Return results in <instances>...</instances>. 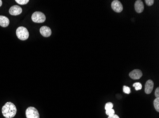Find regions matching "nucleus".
Here are the masks:
<instances>
[{
	"instance_id": "nucleus-1",
	"label": "nucleus",
	"mask_w": 159,
	"mask_h": 118,
	"mask_svg": "<svg viewBox=\"0 0 159 118\" xmlns=\"http://www.w3.org/2000/svg\"><path fill=\"white\" fill-rule=\"evenodd\" d=\"M1 111L3 116L5 118H12L15 116L17 112V108L13 103L9 102L3 106Z\"/></svg>"
},
{
	"instance_id": "nucleus-2",
	"label": "nucleus",
	"mask_w": 159,
	"mask_h": 118,
	"mask_svg": "<svg viewBox=\"0 0 159 118\" xmlns=\"http://www.w3.org/2000/svg\"><path fill=\"white\" fill-rule=\"evenodd\" d=\"M16 34L17 37L21 40H26L29 37V33L27 28L23 26L17 28L16 31Z\"/></svg>"
},
{
	"instance_id": "nucleus-3",
	"label": "nucleus",
	"mask_w": 159,
	"mask_h": 118,
	"mask_svg": "<svg viewBox=\"0 0 159 118\" xmlns=\"http://www.w3.org/2000/svg\"><path fill=\"white\" fill-rule=\"evenodd\" d=\"M32 19L35 23H43L46 21L45 14L40 12H34L32 16Z\"/></svg>"
},
{
	"instance_id": "nucleus-4",
	"label": "nucleus",
	"mask_w": 159,
	"mask_h": 118,
	"mask_svg": "<svg viewBox=\"0 0 159 118\" xmlns=\"http://www.w3.org/2000/svg\"><path fill=\"white\" fill-rule=\"evenodd\" d=\"M25 113L27 118H40L38 111L34 107H29L26 110Z\"/></svg>"
},
{
	"instance_id": "nucleus-5",
	"label": "nucleus",
	"mask_w": 159,
	"mask_h": 118,
	"mask_svg": "<svg viewBox=\"0 0 159 118\" xmlns=\"http://www.w3.org/2000/svg\"><path fill=\"white\" fill-rule=\"evenodd\" d=\"M112 8L114 12L120 13L123 10V6L121 2L118 0L113 1L112 3Z\"/></svg>"
},
{
	"instance_id": "nucleus-6",
	"label": "nucleus",
	"mask_w": 159,
	"mask_h": 118,
	"mask_svg": "<svg viewBox=\"0 0 159 118\" xmlns=\"http://www.w3.org/2000/svg\"><path fill=\"white\" fill-rule=\"evenodd\" d=\"M23 10L21 7L18 5H13L9 9V12L13 16L19 15L22 13Z\"/></svg>"
},
{
	"instance_id": "nucleus-7",
	"label": "nucleus",
	"mask_w": 159,
	"mask_h": 118,
	"mask_svg": "<svg viewBox=\"0 0 159 118\" xmlns=\"http://www.w3.org/2000/svg\"><path fill=\"white\" fill-rule=\"evenodd\" d=\"M129 76L131 79L136 80V79H139L142 76V73L141 70L138 69L134 70L132 71L129 73Z\"/></svg>"
},
{
	"instance_id": "nucleus-8",
	"label": "nucleus",
	"mask_w": 159,
	"mask_h": 118,
	"mask_svg": "<svg viewBox=\"0 0 159 118\" xmlns=\"http://www.w3.org/2000/svg\"><path fill=\"white\" fill-rule=\"evenodd\" d=\"M40 32L43 37H50L51 34V29L46 26H44L40 28Z\"/></svg>"
},
{
	"instance_id": "nucleus-9",
	"label": "nucleus",
	"mask_w": 159,
	"mask_h": 118,
	"mask_svg": "<svg viewBox=\"0 0 159 118\" xmlns=\"http://www.w3.org/2000/svg\"><path fill=\"white\" fill-rule=\"evenodd\" d=\"M154 87V83L151 80L147 81L145 85V93L146 94H150L153 91Z\"/></svg>"
},
{
	"instance_id": "nucleus-10",
	"label": "nucleus",
	"mask_w": 159,
	"mask_h": 118,
	"mask_svg": "<svg viewBox=\"0 0 159 118\" xmlns=\"http://www.w3.org/2000/svg\"><path fill=\"white\" fill-rule=\"evenodd\" d=\"M135 9L136 12L139 13L142 12L144 10V3L141 0H138L136 1L134 4Z\"/></svg>"
},
{
	"instance_id": "nucleus-11",
	"label": "nucleus",
	"mask_w": 159,
	"mask_h": 118,
	"mask_svg": "<svg viewBox=\"0 0 159 118\" xmlns=\"http://www.w3.org/2000/svg\"><path fill=\"white\" fill-rule=\"evenodd\" d=\"M10 23V21L6 17L0 16V26L3 28L8 27Z\"/></svg>"
},
{
	"instance_id": "nucleus-12",
	"label": "nucleus",
	"mask_w": 159,
	"mask_h": 118,
	"mask_svg": "<svg viewBox=\"0 0 159 118\" xmlns=\"http://www.w3.org/2000/svg\"><path fill=\"white\" fill-rule=\"evenodd\" d=\"M153 105L155 110L157 112H159V97L156 98V99L153 101Z\"/></svg>"
},
{
	"instance_id": "nucleus-13",
	"label": "nucleus",
	"mask_w": 159,
	"mask_h": 118,
	"mask_svg": "<svg viewBox=\"0 0 159 118\" xmlns=\"http://www.w3.org/2000/svg\"><path fill=\"white\" fill-rule=\"evenodd\" d=\"M133 86L134 87L135 89L137 91L141 90L142 88V85L139 82L135 83L133 85Z\"/></svg>"
},
{
	"instance_id": "nucleus-14",
	"label": "nucleus",
	"mask_w": 159,
	"mask_h": 118,
	"mask_svg": "<svg viewBox=\"0 0 159 118\" xmlns=\"http://www.w3.org/2000/svg\"><path fill=\"white\" fill-rule=\"evenodd\" d=\"M106 114L109 116V117H111L115 114V111L113 109L106 110Z\"/></svg>"
},
{
	"instance_id": "nucleus-15",
	"label": "nucleus",
	"mask_w": 159,
	"mask_h": 118,
	"mask_svg": "<svg viewBox=\"0 0 159 118\" xmlns=\"http://www.w3.org/2000/svg\"><path fill=\"white\" fill-rule=\"evenodd\" d=\"M15 1L20 5H25L28 3L29 0H15Z\"/></svg>"
},
{
	"instance_id": "nucleus-16",
	"label": "nucleus",
	"mask_w": 159,
	"mask_h": 118,
	"mask_svg": "<svg viewBox=\"0 0 159 118\" xmlns=\"http://www.w3.org/2000/svg\"><path fill=\"white\" fill-rule=\"evenodd\" d=\"M113 103H110V102H109L106 104L105 106V109L106 110H108L111 109H113Z\"/></svg>"
},
{
	"instance_id": "nucleus-17",
	"label": "nucleus",
	"mask_w": 159,
	"mask_h": 118,
	"mask_svg": "<svg viewBox=\"0 0 159 118\" xmlns=\"http://www.w3.org/2000/svg\"><path fill=\"white\" fill-rule=\"evenodd\" d=\"M123 91L124 93L127 94H129L131 93V89L128 86H123Z\"/></svg>"
},
{
	"instance_id": "nucleus-18",
	"label": "nucleus",
	"mask_w": 159,
	"mask_h": 118,
	"mask_svg": "<svg viewBox=\"0 0 159 118\" xmlns=\"http://www.w3.org/2000/svg\"><path fill=\"white\" fill-rule=\"evenodd\" d=\"M145 3L148 6H151L154 3V0H145Z\"/></svg>"
},
{
	"instance_id": "nucleus-19",
	"label": "nucleus",
	"mask_w": 159,
	"mask_h": 118,
	"mask_svg": "<svg viewBox=\"0 0 159 118\" xmlns=\"http://www.w3.org/2000/svg\"><path fill=\"white\" fill-rule=\"evenodd\" d=\"M155 96L156 98L159 97V88H157L155 90Z\"/></svg>"
},
{
	"instance_id": "nucleus-20",
	"label": "nucleus",
	"mask_w": 159,
	"mask_h": 118,
	"mask_svg": "<svg viewBox=\"0 0 159 118\" xmlns=\"http://www.w3.org/2000/svg\"><path fill=\"white\" fill-rule=\"evenodd\" d=\"M108 118H120V117H119L117 115L114 114V115H113V116H111V117H108Z\"/></svg>"
},
{
	"instance_id": "nucleus-21",
	"label": "nucleus",
	"mask_w": 159,
	"mask_h": 118,
	"mask_svg": "<svg viewBox=\"0 0 159 118\" xmlns=\"http://www.w3.org/2000/svg\"><path fill=\"white\" fill-rule=\"evenodd\" d=\"M3 4V1L1 0H0V7L1 6V5Z\"/></svg>"
}]
</instances>
